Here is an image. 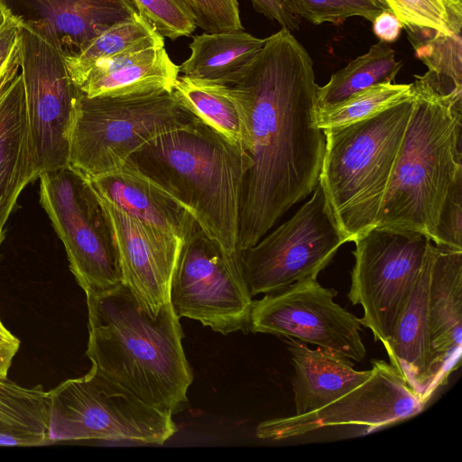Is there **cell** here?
I'll use <instances>...</instances> for the list:
<instances>
[{
  "mask_svg": "<svg viewBox=\"0 0 462 462\" xmlns=\"http://www.w3.org/2000/svg\"><path fill=\"white\" fill-rule=\"evenodd\" d=\"M345 243L319 181L310 199L289 220L240 252L251 295L274 293L299 281L317 279Z\"/></svg>",
  "mask_w": 462,
  "mask_h": 462,
  "instance_id": "cell-11",
  "label": "cell"
},
{
  "mask_svg": "<svg viewBox=\"0 0 462 462\" xmlns=\"http://www.w3.org/2000/svg\"><path fill=\"white\" fill-rule=\"evenodd\" d=\"M291 12L314 24L359 16L372 22L389 7L383 0H285Z\"/></svg>",
  "mask_w": 462,
  "mask_h": 462,
  "instance_id": "cell-31",
  "label": "cell"
},
{
  "mask_svg": "<svg viewBox=\"0 0 462 462\" xmlns=\"http://www.w3.org/2000/svg\"><path fill=\"white\" fill-rule=\"evenodd\" d=\"M293 365L295 414L319 409L361 384L372 369L358 371L351 359L331 349H311L304 341L285 340Z\"/></svg>",
  "mask_w": 462,
  "mask_h": 462,
  "instance_id": "cell-22",
  "label": "cell"
},
{
  "mask_svg": "<svg viewBox=\"0 0 462 462\" xmlns=\"http://www.w3.org/2000/svg\"><path fill=\"white\" fill-rule=\"evenodd\" d=\"M20 23L0 6V81L19 53Z\"/></svg>",
  "mask_w": 462,
  "mask_h": 462,
  "instance_id": "cell-35",
  "label": "cell"
},
{
  "mask_svg": "<svg viewBox=\"0 0 462 462\" xmlns=\"http://www.w3.org/2000/svg\"><path fill=\"white\" fill-rule=\"evenodd\" d=\"M163 37L172 41L189 36L198 27L186 0H128Z\"/></svg>",
  "mask_w": 462,
  "mask_h": 462,
  "instance_id": "cell-32",
  "label": "cell"
},
{
  "mask_svg": "<svg viewBox=\"0 0 462 462\" xmlns=\"http://www.w3.org/2000/svg\"><path fill=\"white\" fill-rule=\"evenodd\" d=\"M402 66L394 51L380 41L333 74L327 84L317 87L318 106L328 108L372 86L393 83Z\"/></svg>",
  "mask_w": 462,
  "mask_h": 462,
  "instance_id": "cell-26",
  "label": "cell"
},
{
  "mask_svg": "<svg viewBox=\"0 0 462 462\" xmlns=\"http://www.w3.org/2000/svg\"><path fill=\"white\" fill-rule=\"evenodd\" d=\"M415 78L414 106L375 227L420 233L433 243L444 199L462 172V90L444 92Z\"/></svg>",
  "mask_w": 462,
  "mask_h": 462,
  "instance_id": "cell-4",
  "label": "cell"
},
{
  "mask_svg": "<svg viewBox=\"0 0 462 462\" xmlns=\"http://www.w3.org/2000/svg\"><path fill=\"white\" fill-rule=\"evenodd\" d=\"M436 246L462 251V172L452 182L438 217Z\"/></svg>",
  "mask_w": 462,
  "mask_h": 462,
  "instance_id": "cell-33",
  "label": "cell"
},
{
  "mask_svg": "<svg viewBox=\"0 0 462 462\" xmlns=\"http://www.w3.org/2000/svg\"><path fill=\"white\" fill-rule=\"evenodd\" d=\"M252 297L240 252L223 250L196 224L171 279L170 301L177 316L223 335L249 330Z\"/></svg>",
  "mask_w": 462,
  "mask_h": 462,
  "instance_id": "cell-10",
  "label": "cell"
},
{
  "mask_svg": "<svg viewBox=\"0 0 462 462\" xmlns=\"http://www.w3.org/2000/svg\"><path fill=\"white\" fill-rule=\"evenodd\" d=\"M19 339L11 334L0 319V377L6 378L13 358L18 351Z\"/></svg>",
  "mask_w": 462,
  "mask_h": 462,
  "instance_id": "cell-38",
  "label": "cell"
},
{
  "mask_svg": "<svg viewBox=\"0 0 462 462\" xmlns=\"http://www.w3.org/2000/svg\"><path fill=\"white\" fill-rule=\"evenodd\" d=\"M153 46H164V38L136 13L132 18L100 33L80 51L65 55V60L76 85L97 63Z\"/></svg>",
  "mask_w": 462,
  "mask_h": 462,
  "instance_id": "cell-27",
  "label": "cell"
},
{
  "mask_svg": "<svg viewBox=\"0 0 462 462\" xmlns=\"http://www.w3.org/2000/svg\"><path fill=\"white\" fill-rule=\"evenodd\" d=\"M434 244L428 248L420 273L383 344L390 364L427 404L439 387L429 326V290Z\"/></svg>",
  "mask_w": 462,
  "mask_h": 462,
  "instance_id": "cell-17",
  "label": "cell"
},
{
  "mask_svg": "<svg viewBox=\"0 0 462 462\" xmlns=\"http://www.w3.org/2000/svg\"><path fill=\"white\" fill-rule=\"evenodd\" d=\"M3 239H4V229L0 230V245H1V242L3 241Z\"/></svg>",
  "mask_w": 462,
  "mask_h": 462,
  "instance_id": "cell-39",
  "label": "cell"
},
{
  "mask_svg": "<svg viewBox=\"0 0 462 462\" xmlns=\"http://www.w3.org/2000/svg\"><path fill=\"white\" fill-rule=\"evenodd\" d=\"M337 291L305 279L253 300L249 330L292 337L340 353L365 356L360 319L334 301Z\"/></svg>",
  "mask_w": 462,
  "mask_h": 462,
  "instance_id": "cell-13",
  "label": "cell"
},
{
  "mask_svg": "<svg viewBox=\"0 0 462 462\" xmlns=\"http://www.w3.org/2000/svg\"><path fill=\"white\" fill-rule=\"evenodd\" d=\"M403 28L444 34L461 32V0H383Z\"/></svg>",
  "mask_w": 462,
  "mask_h": 462,
  "instance_id": "cell-30",
  "label": "cell"
},
{
  "mask_svg": "<svg viewBox=\"0 0 462 462\" xmlns=\"http://www.w3.org/2000/svg\"><path fill=\"white\" fill-rule=\"evenodd\" d=\"M129 160L180 202L223 250L236 253L245 152L194 117L148 141Z\"/></svg>",
  "mask_w": 462,
  "mask_h": 462,
  "instance_id": "cell-3",
  "label": "cell"
},
{
  "mask_svg": "<svg viewBox=\"0 0 462 462\" xmlns=\"http://www.w3.org/2000/svg\"><path fill=\"white\" fill-rule=\"evenodd\" d=\"M95 194L110 226L123 283L147 312L157 315L170 301L171 279L183 245L153 236L134 217Z\"/></svg>",
  "mask_w": 462,
  "mask_h": 462,
  "instance_id": "cell-15",
  "label": "cell"
},
{
  "mask_svg": "<svg viewBox=\"0 0 462 462\" xmlns=\"http://www.w3.org/2000/svg\"><path fill=\"white\" fill-rule=\"evenodd\" d=\"M428 313L437 379L441 386L461 365L462 251L434 245Z\"/></svg>",
  "mask_w": 462,
  "mask_h": 462,
  "instance_id": "cell-20",
  "label": "cell"
},
{
  "mask_svg": "<svg viewBox=\"0 0 462 462\" xmlns=\"http://www.w3.org/2000/svg\"><path fill=\"white\" fill-rule=\"evenodd\" d=\"M86 297L91 370L162 411L184 409L193 375L171 301L152 316L124 283Z\"/></svg>",
  "mask_w": 462,
  "mask_h": 462,
  "instance_id": "cell-2",
  "label": "cell"
},
{
  "mask_svg": "<svg viewBox=\"0 0 462 462\" xmlns=\"http://www.w3.org/2000/svg\"><path fill=\"white\" fill-rule=\"evenodd\" d=\"M171 93L189 112L245 151V111L231 85L206 83L179 75Z\"/></svg>",
  "mask_w": 462,
  "mask_h": 462,
  "instance_id": "cell-24",
  "label": "cell"
},
{
  "mask_svg": "<svg viewBox=\"0 0 462 462\" xmlns=\"http://www.w3.org/2000/svg\"><path fill=\"white\" fill-rule=\"evenodd\" d=\"M414 100L413 93L373 116L323 130L319 181L346 242L376 226Z\"/></svg>",
  "mask_w": 462,
  "mask_h": 462,
  "instance_id": "cell-5",
  "label": "cell"
},
{
  "mask_svg": "<svg viewBox=\"0 0 462 462\" xmlns=\"http://www.w3.org/2000/svg\"><path fill=\"white\" fill-rule=\"evenodd\" d=\"M20 23H43L57 34L65 55L84 49L111 26L137 12L128 0H0Z\"/></svg>",
  "mask_w": 462,
  "mask_h": 462,
  "instance_id": "cell-19",
  "label": "cell"
},
{
  "mask_svg": "<svg viewBox=\"0 0 462 462\" xmlns=\"http://www.w3.org/2000/svg\"><path fill=\"white\" fill-rule=\"evenodd\" d=\"M254 8L269 20L289 31L299 28L300 19L291 12L285 0H251Z\"/></svg>",
  "mask_w": 462,
  "mask_h": 462,
  "instance_id": "cell-36",
  "label": "cell"
},
{
  "mask_svg": "<svg viewBox=\"0 0 462 462\" xmlns=\"http://www.w3.org/2000/svg\"><path fill=\"white\" fill-rule=\"evenodd\" d=\"M246 116L248 167L240 203L237 251L256 244L316 188L325 152L317 125L313 60L286 28L264 44L231 84Z\"/></svg>",
  "mask_w": 462,
  "mask_h": 462,
  "instance_id": "cell-1",
  "label": "cell"
},
{
  "mask_svg": "<svg viewBox=\"0 0 462 462\" xmlns=\"http://www.w3.org/2000/svg\"><path fill=\"white\" fill-rule=\"evenodd\" d=\"M49 392L51 442L98 439L162 445L177 431L171 414L91 369Z\"/></svg>",
  "mask_w": 462,
  "mask_h": 462,
  "instance_id": "cell-7",
  "label": "cell"
},
{
  "mask_svg": "<svg viewBox=\"0 0 462 462\" xmlns=\"http://www.w3.org/2000/svg\"><path fill=\"white\" fill-rule=\"evenodd\" d=\"M194 117L171 92L92 97L80 92L69 134V166L88 178L115 171L148 141Z\"/></svg>",
  "mask_w": 462,
  "mask_h": 462,
  "instance_id": "cell-6",
  "label": "cell"
},
{
  "mask_svg": "<svg viewBox=\"0 0 462 462\" xmlns=\"http://www.w3.org/2000/svg\"><path fill=\"white\" fill-rule=\"evenodd\" d=\"M412 95V83L372 86L335 106L318 108L317 125L322 130L345 126L373 116Z\"/></svg>",
  "mask_w": 462,
  "mask_h": 462,
  "instance_id": "cell-28",
  "label": "cell"
},
{
  "mask_svg": "<svg viewBox=\"0 0 462 462\" xmlns=\"http://www.w3.org/2000/svg\"><path fill=\"white\" fill-rule=\"evenodd\" d=\"M19 66L35 162L40 171L69 165V134L80 91L54 31L20 23Z\"/></svg>",
  "mask_w": 462,
  "mask_h": 462,
  "instance_id": "cell-9",
  "label": "cell"
},
{
  "mask_svg": "<svg viewBox=\"0 0 462 462\" xmlns=\"http://www.w3.org/2000/svg\"><path fill=\"white\" fill-rule=\"evenodd\" d=\"M87 178L97 194L134 217L159 239L183 245L197 224L180 202L129 159L115 171Z\"/></svg>",
  "mask_w": 462,
  "mask_h": 462,
  "instance_id": "cell-16",
  "label": "cell"
},
{
  "mask_svg": "<svg viewBox=\"0 0 462 462\" xmlns=\"http://www.w3.org/2000/svg\"><path fill=\"white\" fill-rule=\"evenodd\" d=\"M355 263L347 297L364 310L361 325L384 344L424 263L426 236L374 227L355 241Z\"/></svg>",
  "mask_w": 462,
  "mask_h": 462,
  "instance_id": "cell-12",
  "label": "cell"
},
{
  "mask_svg": "<svg viewBox=\"0 0 462 462\" xmlns=\"http://www.w3.org/2000/svg\"><path fill=\"white\" fill-rule=\"evenodd\" d=\"M18 56L0 81V230L22 190L39 178Z\"/></svg>",
  "mask_w": 462,
  "mask_h": 462,
  "instance_id": "cell-18",
  "label": "cell"
},
{
  "mask_svg": "<svg viewBox=\"0 0 462 462\" xmlns=\"http://www.w3.org/2000/svg\"><path fill=\"white\" fill-rule=\"evenodd\" d=\"M370 376L328 404L303 414L262 421L259 439L281 440L336 426L359 425L370 430L419 414L426 405L390 363L372 360Z\"/></svg>",
  "mask_w": 462,
  "mask_h": 462,
  "instance_id": "cell-14",
  "label": "cell"
},
{
  "mask_svg": "<svg viewBox=\"0 0 462 462\" xmlns=\"http://www.w3.org/2000/svg\"><path fill=\"white\" fill-rule=\"evenodd\" d=\"M241 30L202 32L193 36L189 57L180 66V72L189 79L217 85H231L264 44Z\"/></svg>",
  "mask_w": 462,
  "mask_h": 462,
  "instance_id": "cell-23",
  "label": "cell"
},
{
  "mask_svg": "<svg viewBox=\"0 0 462 462\" xmlns=\"http://www.w3.org/2000/svg\"><path fill=\"white\" fill-rule=\"evenodd\" d=\"M197 26L206 32L244 29L237 0H186Z\"/></svg>",
  "mask_w": 462,
  "mask_h": 462,
  "instance_id": "cell-34",
  "label": "cell"
},
{
  "mask_svg": "<svg viewBox=\"0 0 462 462\" xmlns=\"http://www.w3.org/2000/svg\"><path fill=\"white\" fill-rule=\"evenodd\" d=\"M402 28V23L390 9L383 11L373 21L374 33L384 42L396 41Z\"/></svg>",
  "mask_w": 462,
  "mask_h": 462,
  "instance_id": "cell-37",
  "label": "cell"
},
{
  "mask_svg": "<svg viewBox=\"0 0 462 462\" xmlns=\"http://www.w3.org/2000/svg\"><path fill=\"white\" fill-rule=\"evenodd\" d=\"M180 66L164 46L127 52L93 66L77 83L87 97H136L172 92Z\"/></svg>",
  "mask_w": 462,
  "mask_h": 462,
  "instance_id": "cell-21",
  "label": "cell"
},
{
  "mask_svg": "<svg viewBox=\"0 0 462 462\" xmlns=\"http://www.w3.org/2000/svg\"><path fill=\"white\" fill-rule=\"evenodd\" d=\"M50 392L23 387L0 377V445L38 446L51 442Z\"/></svg>",
  "mask_w": 462,
  "mask_h": 462,
  "instance_id": "cell-25",
  "label": "cell"
},
{
  "mask_svg": "<svg viewBox=\"0 0 462 462\" xmlns=\"http://www.w3.org/2000/svg\"><path fill=\"white\" fill-rule=\"evenodd\" d=\"M39 179L41 205L86 295L123 283L110 226L88 179L69 165L43 171Z\"/></svg>",
  "mask_w": 462,
  "mask_h": 462,
  "instance_id": "cell-8",
  "label": "cell"
},
{
  "mask_svg": "<svg viewBox=\"0 0 462 462\" xmlns=\"http://www.w3.org/2000/svg\"><path fill=\"white\" fill-rule=\"evenodd\" d=\"M423 39L411 37L416 56L429 68L423 76L438 89L462 90L461 32L429 31Z\"/></svg>",
  "mask_w": 462,
  "mask_h": 462,
  "instance_id": "cell-29",
  "label": "cell"
}]
</instances>
